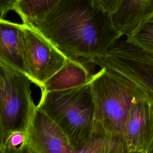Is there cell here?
Here are the masks:
<instances>
[{
	"mask_svg": "<svg viewBox=\"0 0 153 153\" xmlns=\"http://www.w3.org/2000/svg\"><path fill=\"white\" fill-rule=\"evenodd\" d=\"M116 30L126 38L153 13V0H102Z\"/></svg>",
	"mask_w": 153,
	"mask_h": 153,
	"instance_id": "cell-9",
	"label": "cell"
},
{
	"mask_svg": "<svg viewBox=\"0 0 153 153\" xmlns=\"http://www.w3.org/2000/svg\"><path fill=\"white\" fill-rule=\"evenodd\" d=\"M90 84L95 121L106 131L123 137L131 108L145 97L104 68L93 74Z\"/></svg>",
	"mask_w": 153,
	"mask_h": 153,
	"instance_id": "cell-3",
	"label": "cell"
},
{
	"mask_svg": "<svg viewBox=\"0 0 153 153\" xmlns=\"http://www.w3.org/2000/svg\"><path fill=\"white\" fill-rule=\"evenodd\" d=\"M9 139L10 136L4 130L0 119V153L5 149Z\"/></svg>",
	"mask_w": 153,
	"mask_h": 153,
	"instance_id": "cell-17",
	"label": "cell"
},
{
	"mask_svg": "<svg viewBox=\"0 0 153 153\" xmlns=\"http://www.w3.org/2000/svg\"><path fill=\"white\" fill-rule=\"evenodd\" d=\"M127 151L125 146V145L124 143H123L110 153H127Z\"/></svg>",
	"mask_w": 153,
	"mask_h": 153,
	"instance_id": "cell-18",
	"label": "cell"
},
{
	"mask_svg": "<svg viewBox=\"0 0 153 153\" xmlns=\"http://www.w3.org/2000/svg\"><path fill=\"white\" fill-rule=\"evenodd\" d=\"M146 153H153V140L149 146L148 149L146 151Z\"/></svg>",
	"mask_w": 153,
	"mask_h": 153,
	"instance_id": "cell-19",
	"label": "cell"
},
{
	"mask_svg": "<svg viewBox=\"0 0 153 153\" xmlns=\"http://www.w3.org/2000/svg\"><path fill=\"white\" fill-rule=\"evenodd\" d=\"M1 153H30L26 139L19 145H13L8 143L5 149Z\"/></svg>",
	"mask_w": 153,
	"mask_h": 153,
	"instance_id": "cell-15",
	"label": "cell"
},
{
	"mask_svg": "<svg viewBox=\"0 0 153 153\" xmlns=\"http://www.w3.org/2000/svg\"><path fill=\"white\" fill-rule=\"evenodd\" d=\"M26 135L30 153H74L65 134L37 106Z\"/></svg>",
	"mask_w": 153,
	"mask_h": 153,
	"instance_id": "cell-7",
	"label": "cell"
},
{
	"mask_svg": "<svg viewBox=\"0 0 153 153\" xmlns=\"http://www.w3.org/2000/svg\"><path fill=\"white\" fill-rule=\"evenodd\" d=\"M127 153H146V152H127Z\"/></svg>",
	"mask_w": 153,
	"mask_h": 153,
	"instance_id": "cell-20",
	"label": "cell"
},
{
	"mask_svg": "<svg viewBox=\"0 0 153 153\" xmlns=\"http://www.w3.org/2000/svg\"><path fill=\"white\" fill-rule=\"evenodd\" d=\"M90 82L68 90L42 93L36 105L65 134L74 152L90 137L95 125Z\"/></svg>",
	"mask_w": 153,
	"mask_h": 153,
	"instance_id": "cell-2",
	"label": "cell"
},
{
	"mask_svg": "<svg viewBox=\"0 0 153 153\" xmlns=\"http://www.w3.org/2000/svg\"><path fill=\"white\" fill-rule=\"evenodd\" d=\"M0 63L29 78L23 56L22 24L1 18H0Z\"/></svg>",
	"mask_w": 153,
	"mask_h": 153,
	"instance_id": "cell-10",
	"label": "cell"
},
{
	"mask_svg": "<svg viewBox=\"0 0 153 153\" xmlns=\"http://www.w3.org/2000/svg\"><path fill=\"white\" fill-rule=\"evenodd\" d=\"M123 143L122 136L106 131L95 121L94 130L90 137L74 153H110Z\"/></svg>",
	"mask_w": 153,
	"mask_h": 153,
	"instance_id": "cell-12",
	"label": "cell"
},
{
	"mask_svg": "<svg viewBox=\"0 0 153 153\" xmlns=\"http://www.w3.org/2000/svg\"><path fill=\"white\" fill-rule=\"evenodd\" d=\"M58 0H16L13 10L23 24L33 26L42 20Z\"/></svg>",
	"mask_w": 153,
	"mask_h": 153,
	"instance_id": "cell-13",
	"label": "cell"
},
{
	"mask_svg": "<svg viewBox=\"0 0 153 153\" xmlns=\"http://www.w3.org/2000/svg\"><path fill=\"white\" fill-rule=\"evenodd\" d=\"M16 0H0V18L4 19L7 14L13 10Z\"/></svg>",
	"mask_w": 153,
	"mask_h": 153,
	"instance_id": "cell-16",
	"label": "cell"
},
{
	"mask_svg": "<svg viewBox=\"0 0 153 153\" xmlns=\"http://www.w3.org/2000/svg\"><path fill=\"white\" fill-rule=\"evenodd\" d=\"M32 83L25 74L0 63V119L10 137L26 133L36 108L32 97Z\"/></svg>",
	"mask_w": 153,
	"mask_h": 153,
	"instance_id": "cell-4",
	"label": "cell"
},
{
	"mask_svg": "<svg viewBox=\"0 0 153 153\" xmlns=\"http://www.w3.org/2000/svg\"><path fill=\"white\" fill-rule=\"evenodd\" d=\"M93 64L106 69L153 102V55L121 39Z\"/></svg>",
	"mask_w": 153,
	"mask_h": 153,
	"instance_id": "cell-5",
	"label": "cell"
},
{
	"mask_svg": "<svg viewBox=\"0 0 153 153\" xmlns=\"http://www.w3.org/2000/svg\"><path fill=\"white\" fill-rule=\"evenodd\" d=\"M90 63H92L82 59L69 57L63 66L44 82L41 94L68 90L89 82L94 74L88 68Z\"/></svg>",
	"mask_w": 153,
	"mask_h": 153,
	"instance_id": "cell-11",
	"label": "cell"
},
{
	"mask_svg": "<svg viewBox=\"0 0 153 153\" xmlns=\"http://www.w3.org/2000/svg\"><path fill=\"white\" fill-rule=\"evenodd\" d=\"M126 41L141 50L153 55V13L144 19Z\"/></svg>",
	"mask_w": 153,
	"mask_h": 153,
	"instance_id": "cell-14",
	"label": "cell"
},
{
	"mask_svg": "<svg viewBox=\"0 0 153 153\" xmlns=\"http://www.w3.org/2000/svg\"><path fill=\"white\" fill-rule=\"evenodd\" d=\"M33 26L68 57L92 63L122 38L102 0H58Z\"/></svg>",
	"mask_w": 153,
	"mask_h": 153,
	"instance_id": "cell-1",
	"label": "cell"
},
{
	"mask_svg": "<svg viewBox=\"0 0 153 153\" xmlns=\"http://www.w3.org/2000/svg\"><path fill=\"white\" fill-rule=\"evenodd\" d=\"M123 139L127 152H146L153 140V102L145 97L128 114Z\"/></svg>",
	"mask_w": 153,
	"mask_h": 153,
	"instance_id": "cell-8",
	"label": "cell"
},
{
	"mask_svg": "<svg viewBox=\"0 0 153 153\" xmlns=\"http://www.w3.org/2000/svg\"><path fill=\"white\" fill-rule=\"evenodd\" d=\"M22 45L29 78L40 88L69 59L33 26L22 24Z\"/></svg>",
	"mask_w": 153,
	"mask_h": 153,
	"instance_id": "cell-6",
	"label": "cell"
}]
</instances>
